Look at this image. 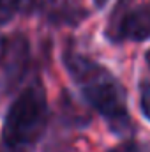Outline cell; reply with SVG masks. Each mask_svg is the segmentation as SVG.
Returning a JSON list of instances; mask_svg holds the SVG:
<instances>
[{
  "instance_id": "obj_4",
  "label": "cell",
  "mask_w": 150,
  "mask_h": 152,
  "mask_svg": "<svg viewBox=\"0 0 150 152\" xmlns=\"http://www.w3.org/2000/svg\"><path fill=\"white\" fill-rule=\"evenodd\" d=\"M30 60H32L30 41L25 34L14 32L12 36L5 37V50L0 64L2 92H12L16 87H20V83L25 80L30 69Z\"/></svg>"
},
{
  "instance_id": "obj_8",
  "label": "cell",
  "mask_w": 150,
  "mask_h": 152,
  "mask_svg": "<svg viewBox=\"0 0 150 152\" xmlns=\"http://www.w3.org/2000/svg\"><path fill=\"white\" fill-rule=\"evenodd\" d=\"M138 88H140V110L145 115V118L150 122V81L141 80Z\"/></svg>"
},
{
  "instance_id": "obj_2",
  "label": "cell",
  "mask_w": 150,
  "mask_h": 152,
  "mask_svg": "<svg viewBox=\"0 0 150 152\" xmlns=\"http://www.w3.org/2000/svg\"><path fill=\"white\" fill-rule=\"evenodd\" d=\"M50 122L46 88L36 76L9 104L0 129V152H34Z\"/></svg>"
},
{
  "instance_id": "obj_5",
  "label": "cell",
  "mask_w": 150,
  "mask_h": 152,
  "mask_svg": "<svg viewBox=\"0 0 150 152\" xmlns=\"http://www.w3.org/2000/svg\"><path fill=\"white\" fill-rule=\"evenodd\" d=\"M41 12L48 23L67 27L79 25L90 14L81 0H44Z\"/></svg>"
},
{
  "instance_id": "obj_6",
  "label": "cell",
  "mask_w": 150,
  "mask_h": 152,
  "mask_svg": "<svg viewBox=\"0 0 150 152\" xmlns=\"http://www.w3.org/2000/svg\"><path fill=\"white\" fill-rule=\"evenodd\" d=\"M44 0H0V25L9 23L18 14H34L41 11Z\"/></svg>"
},
{
  "instance_id": "obj_3",
  "label": "cell",
  "mask_w": 150,
  "mask_h": 152,
  "mask_svg": "<svg viewBox=\"0 0 150 152\" xmlns=\"http://www.w3.org/2000/svg\"><path fill=\"white\" fill-rule=\"evenodd\" d=\"M104 36L110 42H143L150 39V5L140 4L113 12Z\"/></svg>"
},
{
  "instance_id": "obj_9",
  "label": "cell",
  "mask_w": 150,
  "mask_h": 152,
  "mask_svg": "<svg viewBox=\"0 0 150 152\" xmlns=\"http://www.w3.org/2000/svg\"><path fill=\"white\" fill-rule=\"evenodd\" d=\"M5 37H7V36H2V34H0V64H2V57H4V50H5Z\"/></svg>"
},
{
  "instance_id": "obj_11",
  "label": "cell",
  "mask_w": 150,
  "mask_h": 152,
  "mask_svg": "<svg viewBox=\"0 0 150 152\" xmlns=\"http://www.w3.org/2000/svg\"><path fill=\"white\" fill-rule=\"evenodd\" d=\"M145 60H147V66H149V69H150V50L145 53Z\"/></svg>"
},
{
  "instance_id": "obj_7",
  "label": "cell",
  "mask_w": 150,
  "mask_h": 152,
  "mask_svg": "<svg viewBox=\"0 0 150 152\" xmlns=\"http://www.w3.org/2000/svg\"><path fill=\"white\" fill-rule=\"evenodd\" d=\"M108 152H150V143L140 142V140H125L111 147Z\"/></svg>"
},
{
  "instance_id": "obj_10",
  "label": "cell",
  "mask_w": 150,
  "mask_h": 152,
  "mask_svg": "<svg viewBox=\"0 0 150 152\" xmlns=\"http://www.w3.org/2000/svg\"><path fill=\"white\" fill-rule=\"evenodd\" d=\"M106 2H108V0H94L95 7H104V5H106Z\"/></svg>"
},
{
  "instance_id": "obj_1",
  "label": "cell",
  "mask_w": 150,
  "mask_h": 152,
  "mask_svg": "<svg viewBox=\"0 0 150 152\" xmlns=\"http://www.w3.org/2000/svg\"><path fill=\"white\" fill-rule=\"evenodd\" d=\"M62 64L85 101L106 120L113 133L129 134L133 120L127 110V92L120 80L108 67L73 48L62 51Z\"/></svg>"
}]
</instances>
